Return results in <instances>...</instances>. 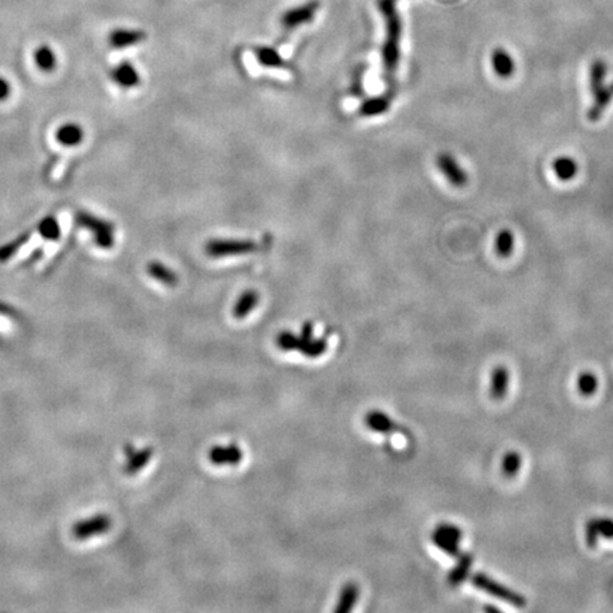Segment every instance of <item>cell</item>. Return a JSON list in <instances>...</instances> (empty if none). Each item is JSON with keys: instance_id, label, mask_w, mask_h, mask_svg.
Returning <instances> with one entry per match:
<instances>
[{"instance_id": "1", "label": "cell", "mask_w": 613, "mask_h": 613, "mask_svg": "<svg viewBox=\"0 0 613 613\" xmlns=\"http://www.w3.org/2000/svg\"><path fill=\"white\" fill-rule=\"evenodd\" d=\"M380 8L386 19V40L382 54L385 74L391 80L399 64V41L402 25L396 12V0H380Z\"/></svg>"}, {"instance_id": "2", "label": "cell", "mask_w": 613, "mask_h": 613, "mask_svg": "<svg viewBox=\"0 0 613 613\" xmlns=\"http://www.w3.org/2000/svg\"><path fill=\"white\" fill-rule=\"evenodd\" d=\"M76 222L80 227L90 231L92 242L101 249H111L115 245V226L103 218L80 210L76 215Z\"/></svg>"}, {"instance_id": "3", "label": "cell", "mask_w": 613, "mask_h": 613, "mask_svg": "<svg viewBox=\"0 0 613 613\" xmlns=\"http://www.w3.org/2000/svg\"><path fill=\"white\" fill-rule=\"evenodd\" d=\"M471 583H473L477 588H480L481 591H484V592H487V594H490L492 596H496L499 599H503V601H506L507 603H510L512 606L524 607L526 603H527V601H526V598L523 595L514 592L512 589H508V588H506L504 585H501V583H499L496 581H492L490 576H487L484 574H480V572L475 574L473 576H471Z\"/></svg>"}, {"instance_id": "4", "label": "cell", "mask_w": 613, "mask_h": 613, "mask_svg": "<svg viewBox=\"0 0 613 613\" xmlns=\"http://www.w3.org/2000/svg\"><path fill=\"white\" fill-rule=\"evenodd\" d=\"M206 254L210 257H227L243 256L257 251V245L251 240H234V239H214L205 246Z\"/></svg>"}, {"instance_id": "5", "label": "cell", "mask_w": 613, "mask_h": 613, "mask_svg": "<svg viewBox=\"0 0 613 613\" xmlns=\"http://www.w3.org/2000/svg\"><path fill=\"white\" fill-rule=\"evenodd\" d=\"M111 526H112V521H111L110 515L98 514V515L85 518V520L77 521L74 524L72 532L76 539L84 541V539L92 538V537L105 534L107 531H110Z\"/></svg>"}, {"instance_id": "6", "label": "cell", "mask_w": 613, "mask_h": 613, "mask_svg": "<svg viewBox=\"0 0 613 613\" xmlns=\"http://www.w3.org/2000/svg\"><path fill=\"white\" fill-rule=\"evenodd\" d=\"M318 9H320L318 0H310V2L302 3L297 8H291L287 12L282 13L280 19L281 26L286 29H295L302 25H306V23H310L315 17Z\"/></svg>"}, {"instance_id": "7", "label": "cell", "mask_w": 613, "mask_h": 613, "mask_svg": "<svg viewBox=\"0 0 613 613\" xmlns=\"http://www.w3.org/2000/svg\"><path fill=\"white\" fill-rule=\"evenodd\" d=\"M437 167L440 169V172L446 176V179L449 180V183L455 187H463L467 180L468 176L464 172V169L460 167L459 162L456 160V158L450 154L443 152L437 156Z\"/></svg>"}, {"instance_id": "8", "label": "cell", "mask_w": 613, "mask_h": 613, "mask_svg": "<svg viewBox=\"0 0 613 613\" xmlns=\"http://www.w3.org/2000/svg\"><path fill=\"white\" fill-rule=\"evenodd\" d=\"M111 80L123 88H132L141 84V76L138 70L129 61H121L110 72Z\"/></svg>"}, {"instance_id": "9", "label": "cell", "mask_w": 613, "mask_h": 613, "mask_svg": "<svg viewBox=\"0 0 613 613\" xmlns=\"http://www.w3.org/2000/svg\"><path fill=\"white\" fill-rule=\"evenodd\" d=\"M147 40V33L136 29H115L108 36V43L114 49H127Z\"/></svg>"}, {"instance_id": "10", "label": "cell", "mask_w": 613, "mask_h": 613, "mask_svg": "<svg viewBox=\"0 0 613 613\" xmlns=\"http://www.w3.org/2000/svg\"><path fill=\"white\" fill-rule=\"evenodd\" d=\"M209 460L216 464H239L243 460V452L239 446L230 444V446H215L211 447L209 452Z\"/></svg>"}, {"instance_id": "11", "label": "cell", "mask_w": 613, "mask_h": 613, "mask_svg": "<svg viewBox=\"0 0 613 613\" xmlns=\"http://www.w3.org/2000/svg\"><path fill=\"white\" fill-rule=\"evenodd\" d=\"M366 426L378 433H384V435H391V433H397L399 430H404L402 428H399L397 424L385 413L382 412H369L366 415L365 419Z\"/></svg>"}, {"instance_id": "12", "label": "cell", "mask_w": 613, "mask_h": 613, "mask_svg": "<svg viewBox=\"0 0 613 613\" xmlns=\"http://www.w3.org/2000/svg\"><path fill=\"white\" fill-rule=\"evenodd\" d=\"M56 139L64 147H77L84 139V129L76 123L63 124L56 131Z\"/></svg>"}, {"instance_id": "13", "label": "cell", "mask_w": 613, "mask_h": 613, "mask_svg": "<svg viewBox=\"0 0 613 613\" xmlns=\"http://www.w3.org/2000/svg\"><path fill=\"white\" fill-rule=\"evenodd\" d=\"M491 64L494 68V73L503 79H508L515 72V61L510 56V53L504 49H496L492 52Z\"/></svg>"}, {"instance_id": "14", "label": "cell", "mask_w": 613, "mask_h": 613, "mask_svg": "<svg viewBox=\"0 0 613 613\" xmlns=\"http://www.w3.org/2000/svg\"><path fill=\"white\" fill-rule=\"evenodd\" d=\"M154 449L152 447H144L141 450H134L131 455H128V461L124 466V473L127 476H134L139 473L152 459Z\"/></svg>"}, {"instance_id": "15", "label": "cell", "mask_w": 613, "mask_h": 613, "mask_svg": "<svg viewBox=\"0 0 613 613\" xmlns=\"http://www.w3.org/2000/svg\"><path fill=\"white\" fill-rule=\"evenodd\" d=\"M147 271H148V274L154 280L162 282L163 286H167V287H176L178 286L179 278H178L176 273L172 269H169L168 266H165L163 263H160L158 260L151 262L147 266Z\"/></svg>"}, {"instance_id": "16", "label": "cell", "mask_w": 613, "mask_h": 613, "mask_svg": "<svg viewBox=\"0 0 613 613\" xmlns=\"http://www.w3.org/2000/svg\"><path fill=\"white\" fill-rule=\"evenodd\" d=\"M258 301H260V295L256 290L245 291L233 306V315L238 320L246 318L256 309Z\"/></svg>"}, {"instance_id": "17", "label": "cell", "mask_w": 613, "mask_h": 613, "mask_svg": "<svg viewBox=\"0 0 613 613\" xmlns=\"http://www.w3.org/2000/svg\"><path fill=\"white\" fill-rule=\"evenodd\" d=\"M552 171L561 180H571L578 174V163L571 156H558L552 162Z\"/></svg>"}, {"instance_id": "18", "label": "cell", "mask_w": 613, "mask_h": 613, "mask_svg": "<svg viewBox=\"0 0 613 613\" xmlns=\"http://www.w3.org/2000/svg\"><path fill=\"white\" fill-rule=\"evenodd\" d=\"M360 598V588L357 583H346L342 589L338 598V603L335 606V613H348L355 606L357 601Z\"/></svg>"}, {"instance_id": "19", "label": "cell", "mask_w": 613, "mask_h": 613, "mask_svg": "<svg viewBox=\"0 0 613 613\" xmlns=\"http://www.w3.org/2000/svg\"><path fill=\"white\" fill-rule=\"evenodd\" d=\"M457 558H459V561L456 563V567L449 574V583L452 586H457L463 581H466V578H467V575L470 572V568H471V563H473V559H475L473 555L468 554V552L461 554Z\"/></svg>"}, {"instance_id": "20", "label": "cell", "mask_w": 613, "mask_h": 613, "mask_svg": "<svg viewBox=\"0 0 613 613\" xmlns=\"http://www.w3.org/2000/svg\"><path fill=\"white\" fill-rule=\"evenodd\" d=\"M34 61H36L37 67L44 73L54 72V68L57 65L56 53L53 52L52 47H49L47 44L40 45L39 49L34 52Z\"/></svg>"}, {"instance_id": "21", "label": "cell", "mask_w": 613, "mask_h": 613, "mask_svg": "<svg viewBox=\"0 0 613 613\" xmlns=\"http://www.w3.org/2000/svg\"><path fill=\"white\" fill-rule=\"evenodd\" d=\"M508 389V371L504 366H499L492 371L491 378V396L492 399L500 400L506 396Z\"/></svg>"}, {"instance_id": "22", "label": "cell", "mask_w": 613, "mask_h": 613, "mask_svg": "<svg viewBox=\"0 0 613 613\" xmlns=\"http://www.w3.org/2000/svg\"><path fill=\"white\" fill-rule=\"evenodd\" d=\"M37 233L45 240H57L60 238V225L54 216H47L37 225Z\"/></svg>"}, {"instance_id": "23", "label": "cell", "mask_w": 613, "mask_h": 613, "mask_svg": "<svg viewBox=\"0 0 613 613\" xmlns=\"http://www.w3.org/2000/svg\"><path fill=\"white\" fill-rule=\"evenodd\" d=\"M257 61L264 67H284L286 63L281 59L277 50L270 49V47H258L254 50Z\"/></svg>"}, {"instance_id": "24", "label": "cell", "mask_w": 613, "mask_h": 613, "mask_svg": "<svg viewBox=\"0 0 613 613\" xmlns=\"http://www.w3.org/2000/svg\"><path fill=\"white\" fill-rule=\"evenodd\" d=\"M388 110H389V100L386 97H375V98L366 100L361 105L360 112L364 116H376V115L384 114Z\"/></svg>"}, {"instance_id": "25", "label": "cell", "mask_w": 613, "mask_h": 613, "mask_svg": "<svg viewBox=\"0 0 613 613\" xmlns=\"http://www.w3.org/2000/svg\"><path fill=\"white\" fill-rule=\"evenodd\" d=\"M514 245H515L514 233L510 231V230H501L497 234L496 243H494V247H496V253L500 257H508L514 251Z\"/></svg>"}, {"instance_id": "26", "label": "cell", "mask_w": 613, "mask_h": 613, "mask_svg": "<svg viewBox=\"0 0 613 613\" xmlns=\"http://www.w3.org/2000/svg\"><path fill=\"white\" fill-rule=\"evenodd\" d=\"M305 341L306 340L301 338V335L297 337V335H294L293 333H289V331L281 333L277 337V345L282 351H295V349L301 351V348L304 346Z\"/></svg>"}, {"instance_id": "27", "label": "cell", "mask_w": 613, "mask_h": 613, "mask_svg": "<svg viewBox=\"0 0 613 613\" xmlns=\"http://www.w3.org/2000/svg\"><path fill=\"white\" fill-rule=\"evenodd\" d=\"M432 539H433L435 546H436L437 548H440V550L444 551L446 554H449L450 557L457 558V557L460 555V551H459V542H456V541H453V539H449V538L443 537V535H441L440 532H437V531L433 532Z\"/></svg>"}, {"instance_id": "28", "label": "cell", "mask_w": 613, "mask_h": 613, "mask_svg": "<svg viewBox=\"0 0 613 613\" xmlns=\"http://www.w3.org/2000/svg\"><path fill=\"white\" fill-rule=\"evenodd\" d=\"M326 348H328V344H326L325 338H321V340L311 338L309 341H305L304 346L301 348V353L309 358H318L326 351Z\"/></svg>"}, {"instance_id": "29", "label": "cell", "mask_w": 613, "mask_h": 613, "mask_svg": "<svg viewBox=\"0 0 613 613\" xmlns=\"http://www.w3.org/2000/svg\"><path fill=\"white\" fill-rule=\"evenodd\" d=\"M576 385H578L579 392L583 396H589V395H594L596 392V389H598V380H596V376L594 373H591V372H582L578 376Z\"/></svg>"}, {"instance_id": "30", "label": "cell", "mask_w": 613, "mask_h": 613, "mask_svg": "<svg viewBox=\"0 0 613 613\" xmlns=\"http://www.w3.org/2000/svg\"><path fill=\"white\" fill-rule=\"evenodd\" d=\"M29 239H30V231H28V233H25L23 236H20V238H17V240H14V242H12V243H8V245H5V246L0 247V262H6V260H9V258H10L12 256H14V254L17 253V250H19L23 245L28 243Z\"/></svg>"}, {"instance_id": "31", "label": "cell", "mask_w": 613, "mask_h": 613, "mask_svg": "<svg viewBox=\"0 0 613 613\" xmlns=\"http://www.w3.org/2000/svg\"><path fill=\"white\" fill-rule=\"evenodd\" d=\"M521 467V456L517 452H508L503 459V473L507 477H512Z\"/></svg>"}, {"instance_id": "32", "label": "cell", "mask_w": 613, "mask_h": 613, "mask_svg": "<svg viewBox=\"0 0 613 613\" xmlns=\"http://www.w3.org/2000/svg\"><path fill=\"white\" fill-rule=\"evenodd\" d=\"M598 537H599L598 518L588 520V523H586V544L589 548H596Z\"/></svg>"}, {"instance_id": "33", "label": "cell", "mask_w": 613, "mask_h": 613, "mask_svg": "<svg viewBox=\"0 0 613 613\" xmlns=\"http://www.w3.org/2000/svg\"><path fill=\"white\" fill-rule=\"evenodd\" d=\"M436 531L440 532L443 537L449 538V539H453V541H456V542H460V539H461V537H463L461 530L457 528L456 526H450V524H441V526H439V527L436 528Z\"/></svg>"}, {"instance_id": "34", "label": "cell", "mask_w": 613, "mask_h": 613, "mask_svg": "<svg viewBox=\"0 0 613 613\" xmlns=\"http://www.w3.org/2000/svg\"><path fill=\"white\" fill-rule=\"evenodd\" d=\"M598 527H599V535H603L605 538H609V539L613 538V520L612 518H598Z\"/></svg>"}, {"instance_id": "35", "label": "cell", "mask_w": 613, "mask_h": 613, "mask_svg": "<svg viewBox=\"0 0 613 613\" xmlns=\"http://www.w3.org/2000/svg\"><path fill=\"white\" fill-rule=\"evenodd\" d=\"M10 92H12L10 83L5 77L0 76V101L6 100L10 96Z\"/></svg>"}, {"instance_id": "36", "label": "cell", "mask_w": 613, "mask_h": 613, "mask_svg": "<svg viewBox=\"0 0 613 613\" xmlns=\"http://www.w3.org/2000/svg\"><path fill=\"white\" fill-rule=\"evenodd\" d=\"M301 338H304V340H306V341L313 338V324H311V322H305V324L302 325Z\"/></svg>"}, {"instance_id": "37", "label": "cell", "mask_w": 613, "mask_h": 613, "mask_svg": "<svg viewBox=\"0 0 613 613\" xmlns=\"http://www.w3.org/2000/svg\"><path fill=\"white\" fill-rule=\"evenodd\" d=\"M486 610H487V612H497V613L500 612L499 607H494V606H486Z\"/></svg>"}]
</instances>
